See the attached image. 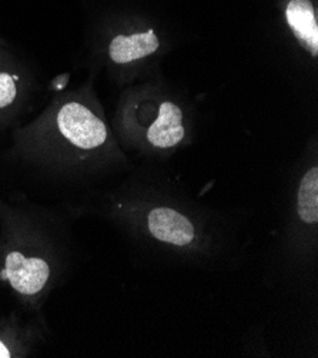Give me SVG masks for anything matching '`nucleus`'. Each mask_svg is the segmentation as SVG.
I'll return each mask as SVG.
<instances>
[{
    "mask_svg": "<svg viewBox=\"0 0 318 358\" xmlns=\"http://www.w3.org/2000/svg\"><path fill=\"white\" fill-rule=\"evenodd\" d=\"M75 214L97 216L140 252L161 263L200 268L229 263L240 247L230 220L178 185L131 174L78 204Z\"/></svg>",
    "mask_w": 318,
    "mask_h": 358,
    "instance_id": "f257e3e1",
    "label": "nucleus"
},
{
    "mask_svg": "<svg viewBox=\"0 0 318 358\" xmlns=\"http://www.w3.org/2000/svg\"><path fill=\"white\" fill-rule=\"evenodd\" d=\"M90 73L104 71L115 83L130 86L150 79L170 52L164 30L141 16H112L101 20L89 36Z\"/></svg>",
    "mask_w": 318,
    "mask_h": 358,
    "instance_id": "39448f33",
    "label": "nucleus"
},
{
    "mask_svg": "<svg viewBox=\"0 0 318 358\" xmlns=\"http://www.w3.org/2000/svg\"><path fill=\"white\" fill-rule=\"evenodd\" d=\"M0 134H2V131H0Z\"/></svg>",
    "mask_w": 318,
    "mask_h": 358,
    "instance_id": "9b49d317",
    "label": "nucleus"
},
{
    "mask_svg": "<svg viewBox=\"0 0 318 358\" xmlns=\"http://www.w3.org/2000/svg\"><path fill=\"white\" fill-rule=\"evenodd\" d=\"M281 15L298 48L311 59L318 57V9L315 0H281Z\"/></svg>",
    "mask_w": 318,
    "mask_h": 358,
    "instance_id": "1a4fd4ad",
    "label": "nucleus"
},
{
    "mask_svg": "<svg viewBox=\"0 0 318 358\" xmlns=\"http://www.w3.org/2000/svg\"><path fill=\"white\" fill-rule=\"evenodd\" d=\"M284 250L298 266L311 264L318 245V163L317 153L307 160L289 200Z\"/></svg>",
    "mask_w": 318,
    "mask_h": 358,
    "instance_id": "423d86ee",
    "label": "nucleus"
},
{
    "mask_svg": "<svg viewBox=\"0 0 318 358\" xmlns=\"http://www.w3.org/2000/svg\"><path fill=\"white\" fill-rule=\"evenodd\" d=\"M94 73L76 89L56 93L45 109L15 127L9 156L43 180L82 187L127 170L94 87Z\"/></svg>",
    "mask_w": 318,
    "mask_h": 358,
    "instance_id": "f03ea898",
    "label": "nucleus"
},
{
    "mask_svg": "<svg viewBox=\"0 0 318 358\" xmlns=\"http://www.w3.org/2000/svg\"><path fill=\"white\" fill-rule=\"evenodd\" d=\"M112 129L126 153L164 159L193 141L194 117L180 94L160 78H150L123 89Z\"/></svg>",
    "mask_w": 318,
    "mask_h": 358,
    "instance_id": "20e7f679",
    "label": "nucleus"
},
{
    "mask_svg": "<svg viewBox=\"0 0 318 358\" xmlns=\"http://www.w3.org/2000/svg\"><path fill=\"white\" fill-rule=\"evenodd\" d=\"M36 79L8 45L0 46V131L20 126L29 110Z\"/></svg>",
    "mask_w": 318,
    "mask_h": 358,
    "instance_id": "0eeeda50",
    "label": "nucleus"
},
{
    "mask_svg": "<svg viewBox=\"0 0 318 358\" xmlns=\"http://www.w3.org/2000/svg\"><path fill=\"white\" fill-rule=\"evenodd\" d=\"M49 336L43 311H9L0 317V358L31 357L48 344Z\"/></svg>",
    "mask_w": 318,
    "mask_h": 358,
    "instance_id": "6e6552de",
    "label": "nucleus"
},
{
    "mask_svg": "<svg viewBox=\"0 0 318 358\" xmlns=\"http://www.w3.org/2000/svg\"><path fill=\"white\" fill-rule=\"evenodd\" d=\"M5 45H8L6 41L2 38V36H0V46H5Z\"/></svg>",
    "mask_w": 318,
    "mask_h": 358,
    "instance_id": "9d476101",
    "label": "nucleus"
},
{
    "mask_svg": "<svg viewBox=\"0 0 318 358\" xmlns=\"http://www.w3.org/2000/svg\"><path fill=\"white\" fill-rule=\"evenodd\" d=\"M75 219L70 204L60 211L20 194H0V285L22 308L43 311L66 280Z\"/></svg>",
    "mask_w": 318,
    "mask_h": 358,
    "instance_id": "7ed1b4c3",
    "label": "nucleus"
}]
</instances>
